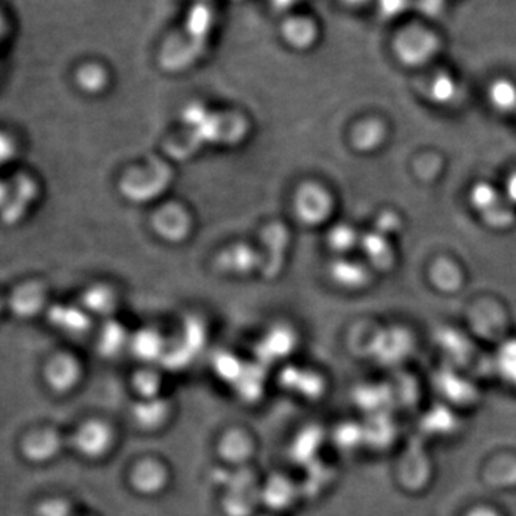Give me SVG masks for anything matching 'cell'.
I'll use <instances>...</instances> for the list:
<instances>
[{"label": "cell", "instance_id": "cell-1", "mask_svg": "<svg viewBox=\"0 0 516 516\" xmlns=\"http://www.w3.org/2000/svg\"><path fill=\"white\" fill-rule=\"evenodd\" d=\"M80 378V363L68 353L52 356L43 368V380L46 386L52 392L59 393V395L71 392L78 385Z\"/></svg>", "mask_w": 516, "mask_h": 516}, {"label": "cell", "instance_id": "cell-2", "mask_svg": "<svg viewBox=\"0 0 516 516\" xmlns=\"http://www.w3.org/2000/svg\"><path fill=\"white\" fill-rule=\"evenodd\" d=\"M112 434L100 420H90L81 425L73 435V446L86 458H100L110 449Z\"/></svg>", "mask_w": 516, "mask_h": 516}, {"label": "cell", "instance_id": "cell-3", "mask_svg": "<svg viewBox=\"0 0 516 516\" xmlns=\"http://www.w3.org/2000/svg\"><path fill=\"white\" fill-rule=\"evenodd\" d=\"M62 447V439L58 432L49 427L33 430L24 436L21 451L26 461L32 463H45L52 461Z\"/></svg>", "mask_w": 516, "mask_h": 516}, {"label": "cell", "instance_id": "cell-4", "mask_svg": "<svg viewBox=\"0 0 516 516\" xmlns=\"http://www.w3.org/2000/svg\"><path fill=\"white\" fill-rule=\"evenodd\" d=\"M45 303V289L38 282H26L24 286L17 287L9 300L12 311L22 319L36 316Z\"/></svg>", "mask_w": 516, "mask_h": 516}, {"label": "cell", "instance_id": "cell-5", "mask_svg": "<svg viewBox=\"0 0 516 516\" xmlns=\"http://www.w3.org/2000/svg\"><path fill=\"white\" fill-rule=\"evenodd\" d=\"M213 24L214 14L210 7L204 4H196L186 14V31L196 41H201L211 31Z\"/></svg>", "mask_w": 516, "mask_h": 516}, {"label": "cell", "instance_id": "cell-6", "mask_svg": "<svg viewBox=\"0 0 516 516\" xmlns=\"http://www.w3.org/2000/svg\"><path fill=\"white\" fill-rule=\"evenodd\" d=\"M48 320L52 326L66 333L82 330L83 324H85L82 316L76 311V309L58 306V304L48 310Z\"/></svg>", "mask_w": 516, "mask_h": 516}, {"label": "cell", "instance_id": "cell-7", "mask_svg": "<svg viewBox=\"0 0 516 516\" xmlns=\"http://www.w3.org/2000/svg\"><path fill=\"white\" fill-rule=\"evenodd\" d=\"M284 36L291 43L306 45L314 38V26L311 22L306 21V19H291V21L286 22Z\"/></svg>", "mask_w": 516, "mask_h": 516}, {"label": "cell", "instance_id": "cell-8", "mask_svg": "<svg viewBox=\"0 0 516 516\" xmlns=\"http://www.w3.org/2000/svg\"><path fill=\"white\" fill-rule=\"evenodd\" d=\"M489 95L493 105L499 110H511L516 102V88L508 81H498L493 83Z\"/></svg>", "mask_w": 516, "mask_h": 516}, {"label": "cell", "instance_id": "cell-9", "mask_svg": "<svg viewBox=\"0 0 516 516\" xmlns=\"http://www.w3.org/2000/svg\"><path fill=\"white\" fill-rule=\"evenodd\" d=\"M499 366L508 380L516 383V341L506 343L499 355Z\"/></svg>", "mask_w": 516, "mask_h": 516}, {"label": "cell", "instance_id": "cell-10", "mask_svg": "<svg viewBox=\"0 0 516 516\" xmlns=\"http://www.w3.org/2000/svg\"><path fill=\"white\" fill-rule=\"evenodd\" d=\"M17 154L16 139L0 129V168L9 166Z\"/></svg>", "mask_w": 516, "mask_h": 516}, {"label": "cell", "instance_id": "cell-11", "mask_svg": "<svg viewBox=\"0 0 516 516\" xmlns=\"http://www.w3.org/2000/svg\"><path fill=\"white\" fill-rule=\"evenodd\" d=\"M432 95L437 102H446L454 95V82L447 75L437 76L432 86Z\"/></svg>", "mask_w": 516, "mask_h": 516}, {"label": "cell", "instance_id": "cell-12", "mask_svg": "<svg viewBox=\"0 0 516 516\" xmlns=\"http://www.w3.org/2000/svg\"><path fill=\"white\" fill-rule=\"evenodd\" d=\"M39 516H69V505L62 499H46L39 505Z\"/></svg>", "mask_w": 516, "mask_h": 516}, {"label": "cell", "instance_id": "cell-13", "mask_svg": "<svg viewBox=\"0 0 516 516\" xmlns=\"http://www.w3.org/2000/svg\"><path fill=\"white\" fill-rule=\"evenodd\" d=\"M409 0H378V12L386 19H393L406 11Z\"/></svg>", "mask_w": 516, "mask_h": 516}, {"label": "cell", "instance_id": "cell-14", "mask_svg": "<svg viewBox=\"0 0 516 516\" xmlns=\"http://www.w3.org/2000/svg\"><path fill=\"white\" fill-rule=\"evenodd\" d=\"M420 6H422V14L436 16L441 14L444 0H420Z\"/></svg>", "mask_w": 516, "mask_h": 516}, {"label": "cell", "instance_id": "cell-15", "mask_svg": "<svg viewBox=\"0 0 516 516\" xmlns=\"http://www.w3.org/2000/svg\"><path fill=\"white\" fill-rule=\"evenodd\" d=\"M272 2V7L277 9V11H289L290 7L296 5L297 0H270Z\"/></svg>", "mask_w": 516, "mask_h": 516}, {"label": "cell", "instance_id": "cell-16", "mask_svg": "<svg viewBox=\"0 0 516 516\" xmlns=\"http://www.w3.org/2000/svg\"><path fill=\"white\" fill-rule=\"evenodd\" d=\"M506 189H508L511 200H513L516 203V174L510 179V183L506 186Z\"/></svg>", "mask_w": 516, "mask_h": 516}, {"label": "cell", "instance_id": "cell-17", "mask_svg": "<svg viewBox=\"0 0 516 516\" xmlns=\"http://www.w3.org/2000/svg\"><path fill=\"white\" fill-rule=\"evenodd\" d=\"M6 191H7L6 184L2 183V181H0V206H2L5 198H6Z\"/></svg>", "mask_w": 516, "mask_h": 516}, {"label": "cell", "instance_id": "cell-18", "mask_svg": "<svg viewBox=\"0 0 516 516\" xmlns=\"http://www.w3.org/2000/svg\"><path fill=\"white\" fill-rule=\"evenodd\" d=\"M343 2L350 6H358V5L365 4L366 0H343Z\"/></svg>", "mask_w": 516, "mask_h": 516}, {"label": "cell", "instance_id": "cell-19", "mask_svg": "<svg viewBox=\"0 0 516 516\" xmlns=\"http://www.w3.org/2000/svg\"><path fill=\"white\" fill-rule=\"evenodd\" d=\"M203 2H205V0H198V4H203Z\"/></svg>", "mask_w": 516, "mask_h": 516}, {"label": "cell", "instance_id": "cell-20", "mask_svg": "<svg viewBox=\"0 0 516 516\" xmlns=\"http://www.w3.org/2000/svg\"><path fill=\"white\" fill-rule=\"evenodd\" d=\"M0 313H2V301H0Z\"/></svg>", "mask_w": 516, "mask_h": 516}]
</instances>
